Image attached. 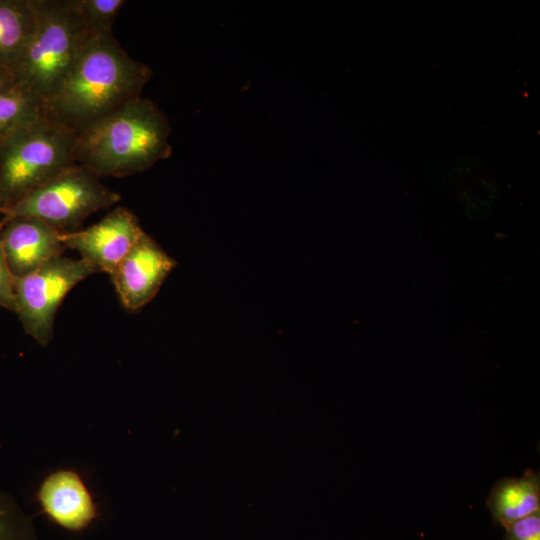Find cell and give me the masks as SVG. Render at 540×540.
Segmentation results:
<instances>
[{"label": "cell", "instance_id": "obj_1", "mask_svg": "<svg viewBox=\"0 0 540 540\" xmlns=\"http://www.w3.org/2000/svg\"><path fill=\"white\" fill-rule=\"evenodd\" d=\"M151 76L150 67L131 58L112 32L91 35L44 112L79 132L140 96Z\"/></svg>", "mask_w": 540, "mask_h": 540}, {"label": "cell", "instance_id": "obj_14", "mask_svg": "<svg viewBox=\"0 0 540 540\" xmlns=\"http://www.w3.org/2000/svg\"><path fill=\"white\" fill-rule=\"evenodd\" d=\"M0 540H39L32 518L14 496L1 490Z\"/></svg>", "mask_w": 540, "mask_h": 540}, {"label": "cell", "instance_id": "obj_15", "mask_svg": "<svg viewBox=\"0 0 540 540\" xmlns=\"http://www.w3.org/2000/svg\"><path fill=\"white\" fill-rule=\"evenodd\" d=\"M125 0H77L79 12L91 35L112 32V26Z\"/></svg>", "mask_w": 540, "mask_h": 540}, {"label": "cell", "instance_id": "obj_7", "mask_svg": "<svg viewBox=\"0 0 540 540\" xmlns=\"http://www.w3.org/2000/svg\"><path fill=\"white\" fill-rule=\"evenodd\" d=\"M143 233L135 214L119 206L87 229L62 234V240L95 272L110 274Z\"/></svg>", "mask_w": 540, "mask_h": 540}, {"label": "cell", "instance_id": "obj_18", "mask_svg": "<svg viewBox=\"0 0 540 540\" xmlns=\"http://www.w3.org/2000/svg\"><path fill=\"white\" fill-rule=\"evenodd\" d=\"M15 85L14 76L10 69L0 66V92Z\"/></svg>", "mask_w": 540, "mask_h": 540}, {"label": "cell", "instance_id": "obj_9", "mask_svg": "<svg viewBox=\"0 0 540 540\" xmlns=\"http://www.w3.org/2000/svg\"><path fill=\"white\" fill-rule=\"evenodd\" d=\"M0 237L14 278H22L48 260L62 256V233L46 222L25 216H3Z\"/></svg>", "mask_w": 540, "mask_h": 540}, {"label": "cell", "instance_id": "obj_8", "mask_svg": "<svg viewBox=\"0 0 540 540\" xmlns=\"http://www.w3.org/2000/svg\"><path fill=\"white\" fill-rule=\"evenodd\" d=\"M176 266L145 232L109 274L122 305L136 311L149 303Z\"/></svg>", "mask_w": 540, "mask_h": 540}, {"label": "cell", "instance_id": "obj_2", "mask_svg": "<svg viewBox=\"0 0 540 540\" xmlns=\"http://www.w3.org/2000/svg\"><path fill=\"white\" fill-rule=\"evenodd\" d=\"M169 135L166 116L138 96L78 132L75 162L99 178L143 172L171 154Z\"/></svg>", "mask_w": 540, "mask_h": 540}, {"label": "cell", "instance_id": "obj_17", "mask_svg": "<svg viewBox=\"0 0 540 540\" xmlns=\"http://www.w3.org/2000/svg\"><path fill=\"white\" fill-rule=\"evenodd\" d=\"M1 226V225H0ZM0 307L15 312L14 276L7 263L0 237Z\"/></svg>", "mask_w": 540, "mask_h": 540}, {"label": "cell", "instance_id": "obj_16", "mask_svg": "<svg viewBox=\"0 0 540 540\" xmlns=\"http://www.w3.org/2000/svg\"><path fill=\"white\" fill-rule=\"evenodd\" d=\"M503 540H540V511L506 526Z\"/></svg>", "mask_w": 540, "mask_h": 540}, {"label": "cell", "instance_id": "obj_6", "mask_svg": "<svg viewBox=\"0 0 540 540\" xmlns=\"http://www.w3.org/2000/svg\"><path fill=\"white\" fill-rule=\"evenodd\" d=\"M96 273L84 260L59 256L34 272L14 278L15 312L25 330L46 347L52 340L56 311L79 282Z\"/></svg>", "mask_w": 540, "mask_h": 540}, {"label": "cell", "instance_id": "obj_10", "mask_svg": "<svg viewBox=\"0 0 540 540\" xmlns=\"http://www.w3.org/2000/svg\"><path fill=\"white\" fill-rule=\"evenodd\" d=\"M38 500L54 523L73 532L89 527L98 514L90 491L73 470H57L47 476L38 490Z\"/></svg>", "mask_w": 540, "mask_h": 540}, {"label": "cell", "instance_id": "obj_5", "mask_svg": "<svg viewBox=\"0 0 540 540\" xmlns=\"http://www.w3.org/2000/svg\"><path fill=\"white\" fill-rule=\"evenodd\" d=\"M99 179L75 163L4 210L3 216L38 218L62 234L78 231L89 215L121 199L118 192L105 186Z\"/></svg>", "mask_w": 540, "mask_h": 540}, {"label": "cell", "instance_id": "obj_4", "mask_svg": "<svg viewBox=\"0 0 540 540\" xmlns=\"http://www.w3.org/2000/svg\"><path fill=\"white\" fill-rule=\"evenodd\" d=\"M78 132L45 112L0 141V205L14 206L74 165Z\"/></svg>", "mask_w": 540, "mask_h": 540}, {"label": "cell", "instance_id": "obj_3", "mask_svg": "<svg viewBox=\"0 0 540 540\" xmlns=\"http://www.w3.org/2000/svg\"><path fill=\"white\" fill-rule=\"evenodd\" d=\"M37 28L13 70L17 86L41 100L56 94L91 37L77 0H34Z\"/></svg>", "mask_w": 540, "mask_h": 540}, {"label": "cell", "instance_id": "obj_11", "mask_svg": "<svg viewBox=\"0 0 540 540\" xmlns=\"http://www.w3.org/2000/svg\"><path fill=\"white\" fill-rule=\"evenodd\" d=\"M486 504L493 521L504 528L540 511L539 472L527 469L521 477L499 480L491 489Z\"/></svg>", "mask_w": 540, "mask_h": 540}, {"label": "cell", "instance_id": "obj_12", "mask_svg": "<svg viewBox=\"0 0 540 540\" xmlns=\"http://www.w3.org/2000/svg\"><path fill=\"white\" fill-rule=\"evenodd\" d=\"M34 0H0V66L12 71L37 28Z\"/></svg>", "mask_w": 540, "mask_h": 540}, {"label": "cell", "instance_id": "obj_13", "mask_svg": "<svg viewBox=\"0 0 540 540\" xmlns=\"http://www.w3.org/2000/svg\"><path fill=\"white\" fill-rule=\"evenodd\" d=\"M43 113L41 100L16 84L0 92V141Z\"/></svg>", "mask_w": 540, "mask_h": 540}, {"label": "cell", "instance_id": "obj_19", "mask_svg": "<svg viewBox=\"0 0 540 540\" xmlns=\"http://www.w3.org/2000/svg\"><path fill=\"white\" fill-rule=\"evenodd\" d=\"M2 218H3V208L0 205V225H1V222H2Z\"/></svg>", "mask_w": 540, "mask_h": 540}]
</instances>
